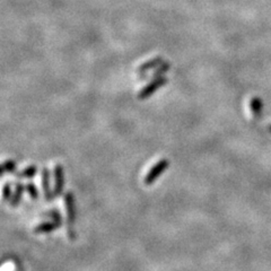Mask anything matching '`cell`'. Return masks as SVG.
I'll list each match as a JSON object with an SVG mask.
<instances>
[{
  "instance_id": "15",
  "label": "cell",
  "mask_w": 271,
  "mask_h": 271,
  "mask_svg": "<svg viewBox=\"0 0 271 271\" xmlns=\"http://www.w3.org/2000/svg\"><path fill=\"white\" fill-rule=\"evenodd\" d=\"M268 130H269V131H270V132H271V124H270V125H269V127H268Z\"/></svg>"
},
{
  "instance_id": "13",
  "label": "cell",
  "mask_w": 271,
  "mask_h": 271,
  "mask_svg": "<svg viewBox=\"0 0 271 271\" xmlns=\"http://www.w3.org/2000/svg\"><path fill=\"white\" fill-rule=\"evenodd\" d=\"M15 169V163L14 161H6L2 164V171L3 172H12Z\"/></svg>"
},
{
  "instance_id": "9",
  "label": "cell",
  "mask_w": 271,
  "mask_h": 271,
  "mask_svg": "<svg viewBox=\"0 0 271 271\" xmlns=\"http://www.w3.org/2000/svg\"><path fill=\"white\" fill-rule=\"evenodd\" d=\"M22 194H23V185L17 184L16 185V189H15L13 199H12V201H10V203H12V206H16L17 203L20 202V199H21V197H22Z\"/></svg>"
},
{
  "instance_id": "7",
  "label": "cell",
  "mask_w": 271,
  "mask_h": 271,
  "mask_svg": "<svg viewBox=\"0 0 271 271\" xmlns=\"http://www.w3.org/2000/svg\"><path fill=\"white\" fill-rule=\"evenodd\" d=\"M41 183H42V189L47 200H51L52 192L50 190V185H49V172H48V170H43L42 177H41Z\"/></svg>"
},
{
  "instance_id": "14",
  "label": "cell",
  "mask_w": 271,
  "mask_h": 271,
  "mask_svg": "<svg viewBox=\"0 0 271 271\" xmlns=\"http://www.w3.org/2000/svg\"><path fill=\"white\" fill-rule=\"evenodd\" d=\"M9 196H10V185L9 184H6L5 187H3V199L7 200L9 198Z\"/></svg>"
},
{
  "instance_id": "8",
  "label": "cell",
  "mask_w": 271,
  "mask_h": 271,
  "mask_svg": "<svg viewBox=\"0 0 271 271\" xmlns=\"http://www.w3.org/2000/svg\"><path fill=\"white\" fill-rule=\"evenodd\" d=\"M55 227H57V226H55V224H53V222H42V224L36 226L34 232L38 233V234L49 233L51 231H53Z\"/></svg>"
},
{
  "instance_id": "3",
  "label": "cell",
  "mask_w": 271,
  "mask_h": 271,
  "mask_svg": "<svg viewBox=\"0 0 271 271\" xmlns=\"http://www.w3.org/2000/svg\"><path fill=\"white\" fill-rule=\"evenodd\" d=\"M65 210L67 216V222H68V227H72L75 222V203H74V197L70 194L65 196Z\"/></svg>"
},
{
  "instance_id": "2",
  "label": "cell",
  "mask_w": 271,
  "mask_h": 271,
  "mask_svg": "<svg viewBox=\"0 0 271 271\" xmlns=\"http://www.w3.org/2000/svg\"><path fill=\"white\" fill-rule=\"evenodd\" d=\"M168 166H169L168 159L163 158L161 161H158L153 168H150V170L148 171L147 175L144 177V183L146 185H150L151 183H154L155 180L157 179V177L161 175L166 169H168Z\"/></svg>"
},
{
  "instance_id": "10",
  "label": "cell",
  "mask_w": 271,
  "mask_h": 271,
  "mask_svg": "<svg viewBox=\"0 0 271 271\" xmlns=\"http://www.w3.org/2000/svg\"><path fill=\"white\" fill-rule=\"evenodd\" d=\"M170 69V65L168 64V62H163V64L159 65L158 67H156V69L154 70L153 75L154 77H161L164 75V74L168 72V70Z\"/></svg>"
},
{
  "instance_id": "11",
  "label": "cell",
  "mask_w": 271,
  "mask_h": 271,
  "mask_svg": "<svg viewBox=\"0 0 271 271\" xmlns=\"http://www.w3.org/2000/svg\"><path fill=\"white\" fill-rule=\"evenodd\" d=\"M35 172H36V168L34 165H31V166H28V168H26L25 170L22 171V173L20 174V175L22 177H31L34 175Z\"/></svg>"
},
{
  "instance_id": "5",
  "label": "cell",
  "mask_w": 271,
  "mask_h": 271,
  "mask_svg": "<svg viewBox=\"0 0 271 271\" xmlns=\"http://www.w3.org/2000/svg\"><path fill=\"white\" fill-rule=\"evenodd\" d=\"M262 110H263L262 99H260L259 96H253L250 101V111L255 120H259V119L261 118Z\"/></svg>"
},
{
  "instance_id": "1",
  "label": "cell",
  "mask_w": 271,
  "mask_h": 271,
  "mask_svg": "<svg viewBox=\"0 0 271 271\" xmlns=\"http://www.w3.org/2000/svg\"><path fill=\"white\" fill-rule=\"evenodd\" d=\"M166 84H168V78L165 76L154 77V79L151 80L150 83H148L146 86H144L142 90L139 91L137 98H138V99H146L149 98V96L153 95L154 93H156L158 88L165 86Z\"/></svg>"
},
{
  "instance_id": "6",
  "label": "cell",
  "mask_w": 271,
  "mask_h": 271,
  "mask_svg": "<svg viewBox=\"0 0 271 271\" xmlns=\"http://www.w3.org/2000/svg\"><path fill=\"white\" fill-rule=\"evenodd\" d=\"M163 62H164V60H163V58H161V57H156V58L150 59V60L144 62V64H142L138 67V73H140V74L146 73V72H148V70L154 69V68H156V67H158L159 65L163 64Z\"/></svg>"
},
{
  "instance_id": "4",
  "label": "cell",
  "mask_w": 271,
  "mask_h": 271,
  "mask_svg": "<svg viewBox=\"0 0 271 271\" xmlns=\"http://www.w3.org/2000/svg\"><path fill=\"white\" fill-rule=\"evenodd\" d=\"M53 180H54V195H60L64 188V171H62L61 165L53 166Z\"/></svg>"
},
{
  "instance_id": "12",
  "label": "cell",
  "mask_w": 271,
  "mask_h": 271,
  "mask_svg": "<svg viewBox=\"0 0 271 271\" xmlns=\"http://www.w3.org/2000/svg\"><path fill=\"white\" fill-rule=\"evenodd\" d=\"M26 191H27V194L29 195V197H31L32 200H35L38 198V191H36L35 187L32 183L26 185Z\"/></svg>"
}]
</instances>
